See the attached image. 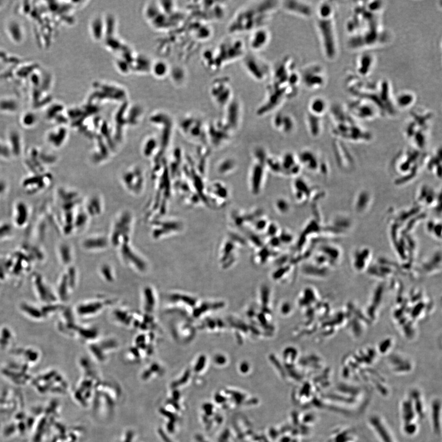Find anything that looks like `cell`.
I'll list each match as a JSON object with an SVG mask.
<instances>
[{"label":"cell","mask_w":442,"mask_h":442,"mask_svg":"<svg viewBox=\"0 0 442 442\" xmlns=\"http://www.w3.org/2000/svg\"><path fill=\"white\" fill-rule=\"evenodd\" d=\"M300 82L310 90H318L325 86L327 77L325 69L320 65H309L300 74Z\"/></svg>","instance_id":"8992f818"},{"label":"cell","mask_w":442,"mask_h":442,"mask_svg":"<svg viewBox=\"0 0 442 442\" xmlns=\"http://www.w3.org/2000/svg\"><path fill=\"white\" fill-rule=\"evenodd\" d=\"M279 63L272 73V80L268 88V95L262 106L259 107L260 115L267 114L280 106L286 99H290L297 92L300 84V74L295 69L290 59H285Z\"/></svg>","instance_id":"6da1fadb"},{"label":"cell","mask_w":442,"mask_h":442,"mask_svg":"<svg viewBox=\"0 0 442 442\" xmlns=\"http://www.w3.org/2000/svg\"><path fill=\"white\" fill-rule=\"evenodd\" d=\"M227 79H221L213 82L211 87V95L216 104L223 107L230 104L232 88Z\"/></svg>","instance_id":"ba28073f"},{"label":"cell","mask_w":442,"mask_h":442,"mask_svg":"<svg viewBox=\"0 0 442 442\" xmlns=\"http://www.w3.org/2000/svg\"><path fill=\"white\" fill-rule=\"evenodd\" d=\"M281 6L286 11L291 14L303 17H310L312 16L313 10L310 5L303 1H285Z\"/></svg>","instance_id":"30bf717a"},{"label":"cell","mask_w":442,"mask_h":442,"mask_svg":"<svg viewBox=\"0 0 442 442\" xmlns=\"http://www.w3.org/2000/svg\"><path fill=\"white\" fill-rule=\"evenodd\" d=\"M29 216V210L26 203L21 201L16 203L14 208L13 220L17 227H24L27 222Z\"/></svg>","instance_id":"7c38bea8"},{"label":"cell","mask_w":442,"mask_h":442,"mask_svg":"<svg viewBox=\"0 0 442 442\" xmlns=\"http://www.w3.org/2000/svg\"><path fill=\"white\" fill-rule=\"evenodd\" d=\"M270 35L267 30L261 28L254 31L250 39V46L254 51H260L265 48L270 41Z\"/></svg>","instance_id":"8fae6325"},{"label":"cell","mask_w":442,"mask_h":442,"mask_svg":"<svg viewBox=\"0 0 442 442\" xmlns=\"http://www.w3.org/2000/svg\"><path fill=\"white\" fill-rule=\"evenodd\" d=\"M373 418L371 420V424L375 430L377 432L378 435L380 437L381 441L383 442H395L394 439L392 438L390 433H388V431L386 429V427L380 419L376 418V417H373Z\"/></svg>","instance_id":"5bb4252c"},{"label":"cell","mask_w":442,"mask_h":442,"mask_svg":"<svg viewBox=\"0 0 442 442\" xmlns=\"http://www.w3.org/2000/svg\"><path fill=\"white\" fill-rule=\"evenodd\" d=\"M374 64V59L372 55L366 54L360 58L358 61V72L361 76H367L371 70Z\"/></svg>","instance_id":"4fadbf2b"},{"label":"cell","mask_w":442,"mask_h":442,"mask_svg":"<svg viewBox=\"0 0 442 442\" xmlns=\"http://www.w3.org/2000/svg\"><path fill=\"white\" fill-rule=\"evenodd\" d=\"M332 114L335 117L332 132L336 137L355 142H368L371 139L370 132L357 124L350 114L340 107H333Z\"/></svg>","instance_id":"277c9868"},{"label":"cell","mask_w":442,"mask_h":442,"mask_svg":"<svg viewBox=\"0 0 442 442\" xmlns=\"http://www.w3.org/2000/svg\"><path fill=\"white\" fill-rule=\"evenodd\" d=\"M368 101V103L367 102V100L363 98H358V100L353 101L349 107L351 114L358 119L366 120L373 119L376 115V111L378 109L373 103L369 100Z\"/></svg>","instance_id":"9c48e42d"},{"label":"cell","mask_w":442,"mask_h":442,"mask_svg":"<svg viewBox=\"0 0 442 442\" xmlns=\"http://www.w3.org/2000/svg\"><path fill=\"white\" fill-rule=\"evenodd\" d=\"M244 66L251 76L258 81H263L272 74L267 63L255 55H247Z\"/></svg>","instance_id":"52a82bcc"},{"label":"cell","mask_w":442,"mask_h":442,"mask_svg":"<svg viewBox=\"0 0 442 442\" xmlns=\"http://www.w3.org/2000/svg\"><path fill=\"white\" fill-rule=\"evenodd\" d=\"M335 14V8L331 1L321 2L316 12V27L324 53L329 60L333 59L337 53Z\"/></svg>","instance_id":"7a4b0ae2"},{"label":"cell","mask_w":442,"mask_h":442,"mask_svg":"<svg viewBox=\"0 0 442 442\" xmlns=\"http://www.w3.org/2000/svg\"><path fill=\"white\" fill-rule=\"evenodd\" d=\"M261 4L254 5L243 9L235 16L231 22L228 31L231 34L245 32L255 31L262 28V25L267 21L272 10L276 6L275 4Z\"/></svg>","instance_id":"3957f363"},{"label":"cell","mask_w":442,"mask_h":442,"mask_svg":"<svg viewBox=\"0 0 442 442\" xmlns=\"http://www.w3.org/2000/svg\"><path fill=\"white\" fill-rule=\"evenodd\" d=\"M402 404V418L404 430L407 435H413L418 431V423L425 415L423 402L418 392L411 393Z\"/></svg>","instance_id":"5b68a950"},{"label":"cell","mask_w":442,"mask_h":442,"mask_svg":"<svg viewBox=\"0 0 442 442\" xmlns=\"http://www.w3.org/2000/svg\"><path fill=\"white\" fill-rule=\"evenodd\" d=\"M414 97L412 93L403 92L396 98V102L399 108L406 109L413 104Z\"/></svg>","instance_id":"9a60e30c"}]
</instances>
